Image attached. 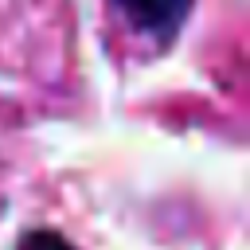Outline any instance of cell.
I'll return each mask as SVG.
<instances>
[{"label":"cell","instance_id":"obj_2","mask_svg":"<svg viewBox=\"0 0 250 250\" xmlns=\"http://www.w3.org/2000/svg\"><path fill=\"white\" fill-rule=\"evenodd\" d=\"M16 250H78L70 238H62L59 230H27V234H20V242H16Z\"/></svg>","mask_w":250,"mask_h":250},{"label":"cell","instance_id":"obj_1","mask_svg":"<svg viewBox=\"0 0 250 250\" xmlns=\"http://www.w3.org/2000/svg\"><path fill=\"white\" fill-rule=\"evenodd\" d=\"M113 4L152 43H172L184 31V23H188V16L195 8V0H113Z\"/></svg>","mask_w":250,"mask_h":250}]
</instances>
